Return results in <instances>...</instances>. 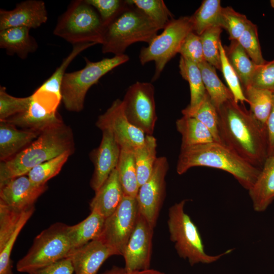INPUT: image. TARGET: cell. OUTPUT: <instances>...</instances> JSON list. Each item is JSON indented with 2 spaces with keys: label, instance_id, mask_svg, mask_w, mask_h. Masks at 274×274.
<instances>
[{
  "label": "cell",
  "instance_id": "cell-33",
  "mask_svg": "<svg viewBox=\"0 0 274 274\" xmlns=\"http://www.w3.org/2000/svg\"><path fill=\"white\" fill-rule=\"evenodd\" d=\"M95 45V43H86L73 45V49L70 54L63 59L53 74L37 90L54 95L61 99V83L67 67L80 53Z\"/></svg>",
  "mask_w": 274,
  "mask_h": 274
},
{
  "label": "cell",
  "instance_id": "cell-12",
  "mask_svg": "<svg viewBox=\"0 0 274 274\" xmlns=\"http://www.w3.org/2000/svg\"><path fill=\"white\" fill-rule=\"evenodd\" d=\"M31 96V102L25 111L3 121L39 133L63 122L57 113L60 99L36 90Z\"/></svg>",
  "mask_w": 274,
  "mask_h": 274
},
{
  "label": "cell",
  "instance_id": "cell-7",
  "mask_svg": "<svg viewBox=\"0 0 274 274\" xmlns=\"http://www.w3.org/2000/svg\"><path fill=\"white\" fill-rule=\"evenodd\" d=\"M86 65L79 71L66 73L61 86V101L70 112H80L84 108L85 98L89 88L105 75L129 60L126 54L114 55L93 62L85 57Z\"/></svg>",
  "mask_w": 274,
  "mask_h": 274
},
{
  "label": "cell",
  "instance_id": "cell-37",
  "mask_svg": "<svg viewBox=\"0 0 274 274\" xmlns=\"http://www.w3.org/2000/svg\"><path fill=\"white\" fill-rule=\"evenodd\" d=\"M129 2L142 10L161 29L174 19L173 14L162 0H129Z\"/></svg>",
  "mask_w": 274,
  "mask_h": 274
},
{
  "label": "cell",
  "instance_id": "cell-24",
  "mask_svg": "<svg viewBox=\"0 0 274 274\" xmlns=\"http://www.w3.org/2000/svg\"><path fill=\"white\" fill-rule=\"evenodd\" d=\"M105 219L98 212L92 211L81 222L74 225H68L67 232L71 251L98 238L102 230Z\"/></svg>",
  "mask_w": 274,
  "mask_h": 274
},
{
  "label": "cell",
  "instance_id": "cell-28",
  "mask_svg": "<svg viewBox=\"0 0 274 274\" xmlns=\"http://www.w3.org/2000/svg\"><path fill=\"white\" fill-rule=\"evenodd\" d=\"M198 65L201 71L206 92L217 110L225 101L234 99L229 89L218 77L216 68L214 66L206 61Z\"/></svg>",
  "mask_w": 274,
  "mask_h": 274
},
{
  "label": "cell",
  "instance_id": "cell-29",
  "mask_svg": "<svg viewBox=\"0 0 274 274\" xmlns=\"http://www.w3.org/2000/svg\"><path fill=\"white\" fill-rule=\"evenodd\" d=\"M116 169L124 195L136 198L140 186L137 177L134 150L121 149Z\"/></svg>",
  "mask_w": 274,
  "mask_h": 274
},
{
  "label": "cell",
  "instance_id": "cell-49",
  "mask_svg": "<svg viewBox=\"0 0 274 274\" xmlns=\"http://www.w3.org/2000/svg\"><path fill=\"white\" fill-rule=\"evenodd\" d=\"M103 274H128L126 272L124 267H120L116 266H113L110 269L106 271Z\"/></svg>",
  "mask_w": 274,
  "mask_h": 274
},
{
  "label": "cell",
  "instance_id": "cell-48",
  "mask_svg": "<svg viewBox=\"0 0 274 274\" xmlns=\"http://www.w3.org/2000/svg\"><path fill=\"white\" fill-rule=\"evenodd\" d=\"M268 157L274 155V92L273 105L266 123Z\"/></svg>",
  "mask_w": 274,
  "mask_h": 274
},
{
  "label": "cell",
  "instance_id": "cell-4",
  "mask_svg": "<svg viewBox=\"0 0 274 274\" xmlns=\"http://www.w3.org/2000/svg\"><path fill=\"white\" fill-rule=\"evenodd\" d=\"M161 28L142 10L126 1V4L104 26L102 52L115 55L124 54L126 48L135 43L149 44Z\"/></svg>",
  "mask_w": 274,
  "mask_h": 274
},
{
  "label": "cell",
  "instance_id": "cell-43",
  "mask_svg": "<svg viewBox=\"0 0 274 274\" xmlns=\"http://www.w3.org/2000/svg\"><path fill=\"white\" fill-rule=\"evenodd\" d=\"M35 210V207H33L28 211L12 236L0 248V274H13L11 260L13 247L21 230L33 214Z\"/></svg>",
  "mask_w": 274,
  "mask_h": 274
},
{
  "label": "cell",
  "instance_id": "cell-22",
  "mask_svg": "<svg viewBox=\"0 0 274 274\" xmlns=\"http://www.w3.org/2000/svg\"><path fill=\"white\" fill-rule=\"evenodd\" d=\"M256 212H263L274 200V155L265 160L253 186L248 190Z\"/></svg>",
  "mask_w": 274,
  "mask_h": 274
},
{
  "label": "cell",
  "instance_id": "cell-19",
  "mask_svg": "<svg viewBox=\"0 0 274 274\" xmlns=\"http://www.w3.org/2000/svg\"><path fill=\"white\" fill-rule=\"evenodd\" d=\"M119 255L114 249L99 238L71 251L66 258L75 274H97L101 265L110 257Z\"/></svg>",
  "mask_w": 274,
  "mask_h": 274
},
{
  "label": "cell",
  "instance_id": "cell-45",
  "mask_svg": "<svg viewBox=\"0 0 274 274\" xmlns=\"http://www.w3.org/2000/svg\"><path fill=\"white\" fill-rule=\"evenodd\" d=\"M98 12L104 26L108 24L126 4V1L86 0Z\"/></svg>",
  "mask_w": 274,
  "mask_h": 274
},
{
  "label": "cell",
  "instance_id": "cell-10",
  "mask_svg": "<svg viewBox=\"0 0 274 274\" xmlns=\"http://www.w3.org/2000/svg\"><path fill=\"white\" fill-rule=\"evenodd\" d=\"M122 100L128 121L146 135H152L157 120L153 84L135 82L128 88Z\"/></svg>",
  "mask_w": 274,
  "mask_h": 274
},
{
  "label": "cell",
  "instance_id": "cell-18",
  "mask_svg": "<svg viewBox=\"0 0 274 274\" xmlns=\"http://www.w3.org/2000/svg\"><path fill=\"white\" fill-rule=\"evenodd\" d=\"M48 13L41 0H27L11 10H0V30L15 27L36 28L46 22Z\"/></svg>",
  "mask_w": 274,
  "mask_h": 274
},
{
  "label": "cell",
  "instance_id": "cell-2",
  "mask_svg": "<svg viewBox=\"0 0 274 274\" xmlns=\"http://www.w3.org/2000/svg\"><path fill=\"white\" fill-rule=\"evenodd\" d=\"M75 151L72 129L62 122L40 133L38 138L16 155L0 163V185L24 176L35 166L62 153Z\"/></svg>",
  "mask_w": 274,
  "mask_h": 274
},
{
  "label": "cell",
  "instance_id": "cell-39",
  "mask_svg": "<svg viewBox=\"0 0 274 274\" xmlns=\"http://www.w3.org/2000/svg\"><path fill=\"white\" fill-rule=\"evenodd\" d=\"M30 209L17 212L0 201V248L12 236Z\"/></svg>",
  "mask_w": 274,
  "mask_h": 274
},
{
  "label": "cell",
  "instance_id": "cell-41",
  "mask_svg": "<svg viewBox=\"0 0 274 274\" xmlns=\"http://www.w3.org/2000/svg\"><path fill=\"white\" fill-rule=\"evenodd\" d=\"M31 96L16 97L10 95L5 87L0 86V121L25 111L29 107Z\"/></svg>",
  "mask_w": 274,
  "mask_h": 274
},
{
  "label": "cell",
  "instance_id": "cell-8",
  "mask_svg": "<svg viewBox=\"0 0 274 274\" xmlns=\"http://www.w3.org/2000/svg\"><path fill=\"white\" fill-rule=\"evenodd\" d=\"M67 226L57 222L41 232L27 253L17 263V270L29 273L66 258L71 251Z\"/></svg>",
  "mask_w": 274,
  "mask_h": 274
},
{
  "label": "cell",
  "instance_id": "cell-20",
  "mask_svg": "<svg viewBox=\"0 0 274 274\" xmlns=\"http://www.w3.org/2000/svg\"><path fill=\"white\" fill-rule=\"evenodd\" d=\"M123 196L124 193L116 168L95 192V195L90 202V210L98 212L106 219L117 209Z\"/></svg>",
  "mask_w": 274,
  "mask_h": 274
},
{
  "label": "cell",
  "instance_id": "cell-9",
  "mask_svg": "<svg viewBox=\"0 0 274 274\" xmlns=\"http://www.w3.org/2000/svg\"><path fill=\"white\" fill-rule=\"evenodd\" d=\"M193 31L191 16L174 18L157 35L147 47H143L139 55L141 64L154 61L155 70L152 81L157 80L167 63L177 53L187 36Z\"/></svg>",
  "mask_w": 274,
  "mask_h": 274
},
{
  "label": "cell",
  "instance_id": "cell-21",
  "mask_svg": "<svg viewBox=\"0 0 274 274\" xmlns=\"http://www.w3.org/2000/svg\"><path fill=\"white\" fill-rule=\"evenodd\" d=\"M40 133L17 129L15 125L0 121V160L6 161L30 145Z\"/></svg>",
  "mask_w": 274,
  "mask_h": 274
},
{
  "label": "cell",
  "instance_id": "cell-1",
  "mask_svg": "<svg viewBox=\"0 0 274 274\" xmlns=\"http://www.w3.org/2000/svg\"><path fill=\"white\" fill-rule=\"evenodd\" d=\"M218 113L221 143L253 165L261 168L268 157L266 128L250 110L234 99L223 103Z\"/></svg>",
  "mask_w": 274,
  "mask_h": 274
},
{
  "label": "cell",
  "instance_id": "cell-36",
  "mask_svg": "<svg viewBox=\"0 0 274 274\" xmlns=\"http://www.w3.org/2000/svg\"><path fill=\"white\" fill-rule=\"evenodd\" d=\"M222 31V28L219 25H216L206 29L199 36L205 61L220 71L219 44Z\"/></svg>",
  "mask_w": 274,
  "mask_h": 274
},
{
  "label": "cell",
  "instance_id": "cell-27",
  "mask_svg": "<svg viewBox=\"0 0 274 274\" xmlns=\"http://www.w3.org/2000/svg\"><path fill=\"white\" fill-rule=\"evenodd\" d=\"M157 141L152 135H146L142 145L134 150V156L139 186L150 177L156 161Z\"/></svg>",
  "mask_w": 274,
  "mask_h": 274
},
{
  "label": "cell",
  "instance_id": "cell-51",
  "mask_svg": "<svg viewBox=\"0 0 274 274\" xmlns=\"http://www.w3.org/2000/svg\"><path fill=\"white\" fill-rule=\"evenodd\" d=\"M270 3L271 7L274 8V0L270 1Z\"/></svg>",
  "mask_w": 274,
  "mask_h": 274
},
{
  "label": "cell",
  "instance_id": "cell-32",
  "mask_svg": "<svg viewBox=\"0 0 274 274\" xmlns=\"http://www.w3.org/2000/svg\"><path fill=\"white\" fill-rule=\"evenodd\" d=\"M179 67L181 76L189 85L190 101L188 106L194 107L203 99L207 93L200 70L197 64L182 56Z\"/></svg>",
  "mask_w": 274,
  "mask_h": 274
},
{
  "label": "cell",
  "instance_id": "cell-6",
  "mask_svg": "<svg viewBox=\"0 0 274 274\" xmlns=\"http://www.w3.org/2000/svg\"><path fill=\"white\" fill-rule=\"evenodd\" d=\"M104 29L97 11L86 0H76L58 18L53 33L73 45L86 43L101 44Z\"/></svg>",
  "mask_w": 274,
  "mask_h": 274
},
{
  "label": "cell",
  "instance_id": "cell-40",
  "mask_svg": "<svg viewBox=\"0 0 274 274\" xmlns=\"http://www.w3.org/2000/svg\"><path fill=\"white\" fill-rule=\"evenodd\" d=\"M237 41L255 64L262 65L267 61L262 55L255 24L250 21Z\"/></svg>",
  "mask_w": 274,
  "mask_h": 274
},
{
  "label": "cell",
  "instance_id": "cell-25",
  "mask_svg": "<svg viewBox=\"0 0 274 274\" xmlns=\"http://www.w3.org/2000/svg\"><path fill=\"white\" fill-rule=\"evenodd\" d=\"M176 125L181 135V148L215 141L209 129L194 118L183 115L177 120Z\"/></svg>",
  "mask_w": 274,
  "mask_h": 274
},
{
  "label": "cell",
  "instance_id": "cell-38",
  "mask_svg": "<svg viewBox=\"0 0 274 274\" xmlns=\"http://www.w3.org/2000/svg\"><path fill=\"white\" fill-rule=\"evenodd\" d=\"M250 22L246 15L232 7H222L219 24L227 31L230 41H237Z\"/></svg>",
  "mask_w": 274,
  "mask_h": 274
},
{
  "label": "cell",
  "instance_id": "cell-5",
  "mask_svg": "<svg viewBox=\"0 0 274 274\" xmlns=\"http://www.w3.org/2000/svg\"><path fill=\"white\" fill-rule=\"evenodd\" d=\"M186 201V199H183L175 203L168 212L167 223L170 239L174 243L178 255L193 266L198 263H213L230 253L232 249L215 256L206 253L198 228L184 211Z\"/></svg>",
  "mask_w": 274,
  "mask_h": 274
},
{
  "label": "cell",
  "instance_id": "cell-16",
  "mask_svg": "<svg viewBox=\"0 0 274 274\" xmlns=\"http://www.w3.org/2000/svg\"><path fill=\"white\" fill-rule=\"evenodd\" d=\"M46 185L36 186L28 176H21L0 185V201L19 212L33 207L38 198L47 189Z\"/></svg>",
  "mask_w": 274,
  "mask_h": 274
},
{
  "label": "cell",
  "instance_id": "cell-34",
  "mask_svg": "<svg viewBox=\"0 0 274 274\" xmlns=\"http://www.w3.org/2000/svg\"><path fill=\"white\" fill-rule=\"evenodd\" d=\"M222 7L220 0H204L195 13L191 16L193 31L200 36L206 29L219 26Z\"/></svg>",
  "mask_w": 274,
  "mask_h": 274
},
{
  "label": "cell",
  "instance_id": "cell-50",
  "mask_svg": "<svg viewBox=\"0 0 274 274\" xmlns=\"http://www.w3.org/2000/svg\"><path fill=\"white\" fill-rule=\"evenodd\" d=\"M128 274H166L163 272L154 269H147L143 270L135 271Z\"/></svg>",
  "mask_w": 274,
  "mask_h": 274
},
{
  "label": "cell",
  "instance_id": "cell-13",
  "mask_svg": "<svg viewBox=\"0 0 274 274\" xmlns=\"http://www.w3.org/2000/svg\"><path fill=\"white\" fill-rule=\"evenodd\" d=\"M168 169L166 158L158 157L150 177L140 187L136 196L139 213L154 228L165 198Z\"/></svg>",
  "mask_w": 274,
  "mask_h": 274
},
{
  "label": "cell",
  "instance_id": "cell-30",
  "mask_svg": "<svg viewBox=\"0 0 274 274\" xmlns=\"http://www.w3.org/2000/svg\"><path fill=\"white\" fill-rule=\"evenodd\" d=\"M243 89L250 106L249 110L255 119L266 128V123L273 105V92L252 85Z\"/></svg>",
  "mask_w": 274,
  "mask_h": 274
},
{
  "label": "cell",
  "instance_id": "cell-44",
  "mask_svg": "<svg viewBox=\"0 0 274 274\" xmlns=\"http://www.w3.org/2000/svg\"><path fill=\"white\" fill-rule=\"evenodd\" d=\"M179 53L183 58L197 64L205 61L200 37L193 31L185 38Z\"/></svg>",
  "mask_w": 274,
  "mask_h": 274
},
{
  "label": "cell",
  "instance_id": "cell-3",
  "mask_svg": "<svg viewBox=\"0 0 274 274\" xmlns=\"http://www.w3.org/2000/svg\"><path fill=\"white\" fill-rule=\"evenodd\" d=\"M205 166L232 175L245 189L254 185L261 170L226 145L217 142L181 148L176 170L183 175L190 168Z\"/></svg>",
  "mask_w": 274,
  "mask_h": 274
},
{
  "label": "cell",
  "instance_id": "cell-11",
  "mask_svg": "<svg viewBox=\"0 0 274 274\" xmlns=\"http://www.w3.org/2000/svg\"><path fill=\"white\" fill-rule=\"evenodd\" d=\"M139 214L136 198L125 196L115 211L106 218L98 238L122 256Z\"/></svg>",
  "mask_w": 274,
  "mask_h": 274
},
{
  "label": "cell",
  "instance_id": "cell-14",
  "mask_svg": "<svg viewBox=\"0 0 274 274\" xmlns=\"http://www.w3.org/2000/svg\"><path fill=\"white\" fill-rule=\"evenodd\" d=\"M95 125L100 130L110 131L121 149L134 150L142 145L146 134L132 125L127 118L122 100H115L102 114L99 115Z\"/></svg>",
  "mask_w": 274,
  "mask_h": 274
},
{
  "label": "cell",
  "instance_id": "cell-46",
  "mask_svg": "<svg viewBox=\"0 0 274 274\" xmlns=\"http://www.w3.org/2000/svg\"><path fill=\"white\" fill-rule=\"evenodd\" d=\"M251 85L274 92V59L262 65H257Z\"/></svg>",
  "mask_w": 274,
  "mask_h": 274
},
{
  "label": "cell",
  "instance_id": "cell-15",
  "mask_svg": "<svg viewBox=\"0 0 274 274\" xmlns=\"http://www.w3.org/2000/svg\"><path fill=\"white\" fill-rule=\"evenodd\" d=\"M153 230L154 228L139 213L135 228L122 255L127 273L150 268Z\"/></svg>",
  "mask_w": 274,
  "mask_h": 274
},
{
  "label": "cell",
  "instance_id": "cell-31",
  "mask_svg": "<svg viewBox=\"0 0 274 274\" xmlns=\"http://www.w3.org/2000/svg\"><path fill=\"white\" fill-rule=\"evenodd\" d=\"M182 114L199 120L209 129L215 141L221 143L218 132V110L207 93L198 105L193 107L188 106L182 110Z\"/></svg>",
  "mask_w": 274,
  "mask_h": 274
},
{
  "label": "cell",
  "instance_id": "cell-23",
  "mask_svg": "<svg viewBox=\"0 0 274 274\" xmlns=\"http://www.w3.org/2000/svg\"><path fill=\"white\" fill-rule=\"evenodd\" d=\"M30 29L15 27L0 30V47L8 55H16L22 59H26L38 48L36 40L29 34Z\"/></svg>",
  "mask_w": 274,
  "mask_h": 274
},
{
  "label": "cell",
  "instance_id": "cell-47",
  "mask_svg": "<svg viewBox=\"0 0 274 274\" xmlns=\"http://www.w3.org/2000/svg\"><path fill=\"white\" fill-rule=\"evenodd\" d=\"M74 269L70 260L61 259L52 264L32 271L28 274H73Z\"/></svg>",
  "mask_w": 274,
  "mask_h": 274
},
{
  "label": "cell",
  "instance_id": "cell-26",
  "mask_svg": "<svg viewBox=\"0 0 274 274\" xmlns=\"http://www.w3.org/2000/svg\"><path fill=\"white\" fill-rule=\"evenodd\" d=\"M224 48L228 60L237 74L243 89L251 85L257 65L237 41H230L229 45Z\"/></svg>",
  "mask_w": 274,
  "mask_h": 274
},
{
  "label": "cell",
  "instance_id": "cell-17",
  "mask_svg": "<svg viewBox=\"0 0 274 274\" xmlns=\"http://www.w3.org/2000/svg\"><path fill=\"white\" fill-rule=\"evenodd\" d=\"M102 139L99 146L90 153L94 165V172L90 186L96 192L116 168L121 152V148L113 134L109 130H102Z\"/></svg>",
  "mask_w": 274,
  "mask_h": 274
},
{
  "label": "cell",
  "instance_id": "cell-42",
  "mask_svg": "<svg viewBox=\"0 0 274 274\" xmlns=\"http://www.w3.org/2000/svg\"><path fill=\"white\" fill-rule=\"evenodd\" d=\"M219 50L221 64V71L227 83L228 88L233 94L234 101L237 103L241 102L242 104H244V102L248 103L239 79L228 60L221 42L219 44Z\"/></svg>",
  "mask_w": 274,
  "mask_h": 274
},
{
  "label": "cell",
  "instance_id": "cell-35",
  "mask_svg": "<svg viewBox=\"0 0 274 274\" xmlns=\"http://www.w3.org/2000/svg\"><path fill=\"white\" fill-rule=\"evenodd\" d=\"M72 154L70 152H65L35 166L27 174L28 178L36 186L46 185L48 180L59 174Z\"/></svg>",
  "mask_w": 274,
  "mask_h": 274
}]
</instances>
